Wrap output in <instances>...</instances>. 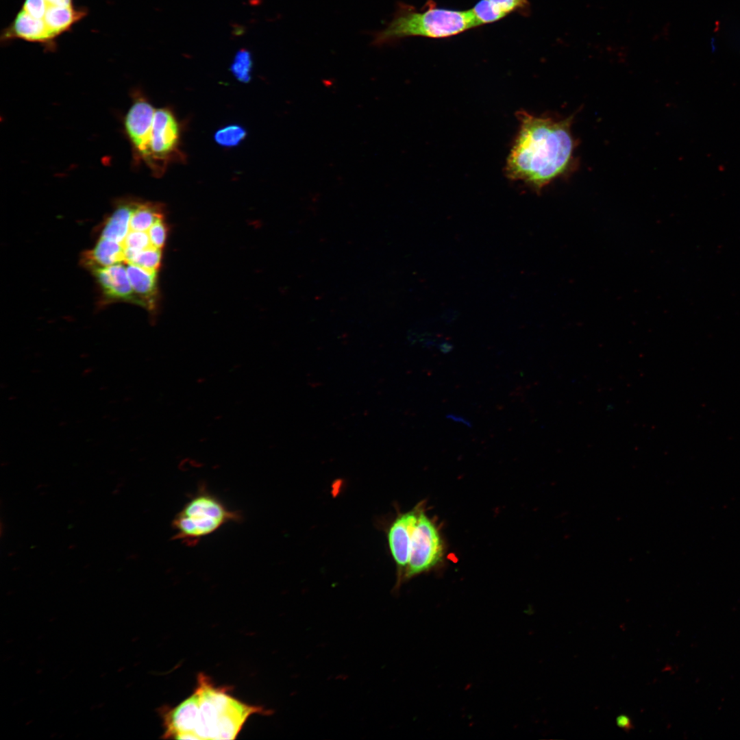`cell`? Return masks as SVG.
<instances>
[{"mask_svg": "<svg viewBox=\"0 0 740 740\" xmlns=\"http://www.w3.org/2000/svg\"><path fill=\"white\" fill-rule=\"evenodd\" d=\"M520 130L506 163V174L539 191L567 170L574 142L571 117L556 121L521 111Z\"/></svg>", "mask_w": 740, "mask_h": 740, "instance_id": "obj_1", "label": "cell"}, {"mask_svg": "<svg viewBox=\"0 0 740 740\" xmlns=\"http://www.w3.org/2000/svg\"><path fill=\"white\" fill-rule=\"evenodd\" d=\"M474 27L478 26L471 10L442 8L428 1L424 9L417 10L399 3L385 28L374 34L372 44L381 47L410 36L449 38Z\"/></svg>", "mask_w": 740, "mask_h": 740, "instance_id": "obj_2", "label": "cell"}, {"mask_svg": "<svg viewBox=\"0 0 740 740\" xmlns=\"http://www.w3.org/2000/svg\"><path fill=\"white\" fill-rule=\"evenodd\" d=\"M227 691L215 687L205 674L198 675L193 739H234L251 715L264 712L261 707L237 700Z\"/></svg>", "mask_w": 740, "mask_h": 740, "instance_id": "obj_3", "label": "cell"}, {"mask_svg": "<svg viewBox=\"0 0 740 740\" xmlns=\"http://www.w3.org/2000/svg\"><path fill=\"white\" fill-rule=\"evenodd\" d=\"M242 515L228 508L215 495L201 486L175 515L173 539L193 547L223 526L239 522Z\"/></svg>", "mask_w": 740, "mask_h": 740, "instance_id": "obj_4", "label": "cell"}, {"mask_svg": "<svg viewBox=\"0 0 740 740\" xmlns=\"http://www.w3.org/2000/svg\"><path fill=\"white\" fill-rule=\"evenodd\" d=\"M443 557V543L434 523L422 510L413 529L408 563L404 574L410 578L431 569Z\"/></svg>", "mask_w": 740, "mask_h": 740, "instance_id": "obj_5", "label": "cell"}, {"mask_svg": "<svg viewBox=\"0 0 740 740\" xmlns=\"http://www.w3.org/2000/svg\"><path fill=\"white\" fill-rule=\"evenodd\" d=\"M180 135V126L173 112L166 108L156 110L147 163L156 175H162L171 160L181 158Z\"/></svg>", "mask_w": 740, "mask_h": 740, "instance_id": "obj_6", "label": "cell"}, {"mask_svg": "<svg viewBox=\"0 0 740 740\" xmlns=\"http://www.w3.org/2000/svg\"><path fill=\"white\" fill-rule=\"evenodd\" d=\"M153 106L145 99H137L127 113L125 125L127 134L138 155L147 164L149 144L156 112Z\"/></svg>", "mask_w": 740, "mask_h": 740, "instance_id": "obj_7", "label": "cell"}, {"mask_svg": "<svg viewBox=\"0 0 740 740\" xmlns=\"http://www.w3.org/2000/svg\"><path fill=\"white\" fill-rule=\"evenodd\" d=\"M123 262L108 267H95L90 269L102 292L104 301L130 302L142 306L129 280Z\"/></svg>", "mask_w": 740, "mask_h": 740, "instance_id": "obj_8", "label": "cell"}, {"mask_svg": "<svg viewBox=\"0 0 740 740\" xmlns=\"http://www.w3.org/2000/svg\"><path fill=\"white\" fill-rule=\"evenodd\" d=\"M421 510L416 507L399 515L387 532L390 552L400 576L405 573L408 563L412 534Z\"/></svg>", "mask_w": 740, "mask_h": 740, "instance_id": "obj_9", "label": "cell"}, {"mask_svg": "<svg viewBox=\"0 0 740 740\" xmlns=\"http://www.w3.org/2000/svg\"><path fill=\"white\" fill-rule=\"evenodd\" d=\"M527 0H480L471 9L478 27L497 22L517 11H526Z\"/></svg>", "mask_w": 740, "mask_h": 740, "instance_id": "obj_10", "label": "cell"}, {"mask_svg": "<svg viewBox=\"0 0 740 740\" xmlns=\"http://www.w3.org/2000/svg\"><path fill=\"white\" fill-rule=\"evenodd\" d=\"M126 270L132 288L142 307L153 310L158 293L157 272L127 263Z\"/></svg>", "mask_w": 740, "mask_h": 740, "instance_id": "obj_11", "label": "cell"}, {"mask_svg": "<svg viewBox=\"0 0 740 740\" xmlns=\"http://www.w3.org/2000/svg\"><path fill=\"white\" fill-rule=\"evenodd\" d=\"M137 203L132 201L119 202L103 223L100 238L122 244L130 230V219Z\"/></svg>", "mask_w": 740, "mask_h": 740, "instance_id": "obj_12", "label": "cell"}, {"mask_svg": "<svg viewBox=\"0 0 740 740\" xmlns=\"http://www.w3.org/2000/svg\"><path fill=\"white\" fill-rule=\"evenodd\" d=\"M82 259L88 269L125 262L124 247L119 243L100 238L93 249L83 254Z\"/></svg>", "mask_w": 740, "mask_h": 740, "instance_id": "obj_13", "label": "cell"}, {"mask_svg": "<svg viewBox=\"0 0 740 740\" xmlns=\"http://www.w3.org/2000/svg\"><path fill=\"white\" fill-rule=\"evenodd\" d=\"M162 209L153 203H137L130 222V230L147 232L158 220L162 219Z\"/></svg>", "mask_w": 740, "mask_h": 740, "instance_id": "obj_14", "label": "cell"}, {"mask_svg": "<svg viewBox=\"0 0 740 740\" xmlns=\"http://www.w3.org/2000/svg\"><path fill=\"white\" fill-rule=\"evenodd\" d=\"M125 262L130 263L151 271H158L162 259L161 249L151 246L138 251L125 248Z\"/></svg>", "mask_w": 740, "mask_h": 740, "instance_id": "obj_15", "label": "cell"}, {"mask_svg": "<svg viewBox=\"0 0 740 740\" xmlns=\"http://www.w3.org/2000/svg\"><path fill=\"white\" fill-rule=\"evenodd\" d=\"M253 61L251 53L247 49H241L236 53L230 71L234 77L241 82H248L251 79Z\"/></svg>", "mask_w": 740, "mask_h": 740, "instance_id": "obj_16", "label": "cell"}, {"mask_svg": "<svg viewBox=\"0 0 740 740\" xmlns=\"http://www.w3.org/2000/svg\"><path fill=\"white\" fill-rule=\"evenodd\" d=\"M246 136V130L241 126L231 125L219 129L214 134L215 141L225 147L239 144Z\"/></svg>", "mask_w": 740, "mask_h": 740, "instance_id": "obj_17", "label": "cell"}, {"mask_svg": "<svg viewBox=\"0 0 740 740\" xmlns=\"http://www.w3.org/2000/svg\"><path fill=\"white\" fill-rule=\"evenodd\" d=\"M122 245L125 248L140 251L151 246L147 232L130 230Z\"/></svg>", "mask_w": 740, "mask_h": 740, "instance_id": "obj_18", "label": "cell"}, {"mask_svg": "<svg viewBox=\"0 0 740 740\" xmlns=\"http://www.w3.org/2000/svg\"><path fill=\"white\" fill-rule=\"evenodd\" d=\"M151 246L162 249L167 236V227L163 218L158 220L147 231Z\"/></svg>", "mask_w": 740, "mask_h": 740, "instance_id": "obj_19", "label": "cell"}, {"mask_svg": "<svg viewBox=\"0 0 740 740\" xmlns=\"http://www.w3.org/2000/svg\"><path fill=\"white\" fill-rule=\"evenodd\" d=\"M616 723L619 728L626 730L632 728L631 719L626 715L622 714L619 715L616 719Z\"/></svg>", "mask_w": 740, "mask_h": 740, "instance_id": "obj_20", "label": "cell"}, {"mask_svg": "<svg viewBox=\"0 0 740 740\" xmlns=\"http://www.w3.org/2000/svg\"><path fill=\"white\" fill-rule=\"evenodd\" d=\"M448 417L453 419V420H454V421H460V422L463 423L464 424H465L467 426H471L470 423H468V421L467 420H465V419H463V417H460L459 416L449 415Z\"/></svg>", "mask_w": 740, "mask_h": 740, "instance_id": "obj_21", "label": "cell"}]
</instances>
